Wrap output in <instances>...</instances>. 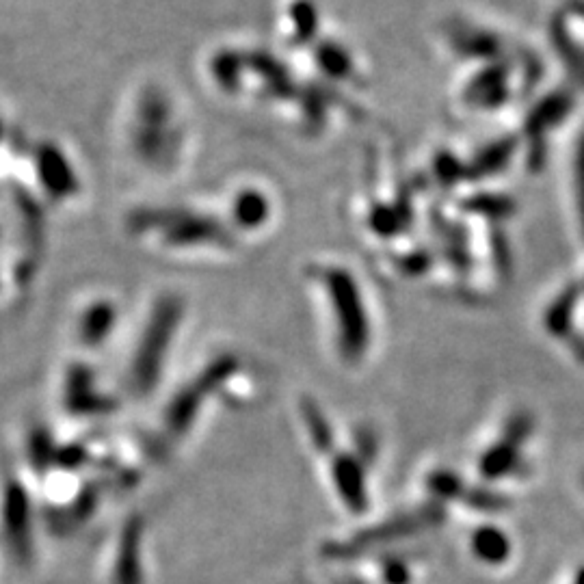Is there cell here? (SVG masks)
I'll list each match as a JSON object with an SVG mask.
<instances>
[{"label":"cell","mask_w":584,"mask_h":584,"mask_svg":"<svg viewBox=\"0 0 584 584\" xmlns=\"http://www.w3.org/2000/svg\"><path fill=\"white\" fill-rule=\"evenodd\" d=\"M141 219L143 228L158 230L171 245H202L225 241V232L215 219L191 215V212H148Z\"/></svg>","instance_id":"obj_4"},{"label":"cell","mask_w":584,"mask_h":584,"mask_svg":"<svg viewBox=\"0 0 584 584\" xmlns=\"http://www.w3.org/2000/svg\"><path fill=\"white\" fill-rule=\"evenodd\" d=\"M572 308H574L572 292H567V295H563L559 301L552 305L548 316H546V325L552 334H561V331H565L569 327V314H572Z\"/></svg>","instance_id":"obj_20"},{"label":"cell","mask_w":584,"mask_h":584,"mask_svg":"<svg viewBox=\"0 0 584 584\" xmlns=\"http://www.w3.org/2000/svg\"><path fill=\"white\" fill-rule=\"evenodd\" d=\"M269 215H271L269 199L254 189L238 193L232 204V217L236 219L238 225H243V228H260V225L269 219Z\"/></svg>","instance_id":"obj_10"},{"label":"cell","mask_w":584,"mask_h":584,"mask_svg":"<svg viewBox=\"0 0 584 584\" xmlns=\"http://www.w3.org/2000/svg\"><path fill=\"white\" fill-rule=\"evenodd\" d=\"M513 154V141H500L496 145H491V148L483 150L481 158L476 161V171L479 174H491V171H500L504 165H507L509 156Z\"/></svg>","instance_id":"obj_18"},{"label":"cell","mask_w":584,"mask_h":584,"mask_svg":"<svg viewBox=\"0 0 584 584\" xmlns=\"http://www.w3.org/2000/svg\"><path fill=\"white\" fill-rule=\"evenodd\" d=\"M468 100L479 106H494L507 96V76L500 68L483 72L468 85Z\"/></svg>","instance_id":"obj_13"},{"label":"cell","mask_w":584,"mask_h":584,"mask_svg":"<svg viewBox=\"0 0 584 584\" xmlns=\"http://www.w3.org/2000/svg\"><path fill=\"white\" fill-rule=\"evenodd\" d=\"M429 487L435 496L440 498H453L461 491V481L450 472H437L429 479Z\"/></svg>","instance_id":"obj_22"},{"label":"cell","mask_w":584,"mask_h":584,"mask_svg":"<svg viewBox=\"0 0 584 584\" xmlns=\"http://www.w3.org/2000/svg\"><path fill=\"white\" fill-rule=\"evenodd\" d=\"M572 111V98L567 94H554L543 100L537 109L526 119V130L530 137H541L543 132L554 128L556 122L565 119V115Z\"/></svg>","instance_id":"obj_9"},{"label":"cell","mask_w":584,"mask_h":584,"mask_svg":"<svg viewBox=\"0 0 584 584\" xmlns=\"http://www.w3.org/2000/svg\"><path fill=\"white\" fill-rule=\"evenodd\" d=\"M115 321V310L109 303H98L85 316V336L91 342H98Z\"/></svg>","instance_id":"obj_14"},{"label":"cell","mask_w":584,"mask_h":584,"mask_svg":"<svg viewBox=\"0 0 584 584\" xmlns=\"http://www.w3.org/2000/svg\"><path fill=\"white\" fill-rule=\"evenodd\" d=\"M576 191H578V208H580L582 230H584V137L578 141V154H576Z\"/></svg>","instance_id":"obj_23"},{"label":"cell","mask_w":584,"mask_h":584,"mask_svg":"<svg viewBox=\"0 0 584 584\" xmlns=\"http://www.w3.org/2000/svg\"><path fill=\"white\" fill-rule=\"evenodd\" d=\"M180 145L174 106L161 89H145L132 126V148L145 165L167 167L176 158Z\"/></svg>","instance_id":"obj_1"},{"label":"cell","mask_w":584,"mask_h":584,"mask_svg":"<svg viewBox=\"0 0 584 584\" xmlns=\"http://www.w3.org/2000/svg\"><path fill=\"white\" fill-rule=\"evenodd\" d=\"M323 282L329 295L331 310L336 314L340 349L349 362H357L368 347V318L366 308L353 275L344 269H327Z\"/></svg>","instance_id":"obj_2"},{"label":"cell","mask_w":584,"mask_h":584,"mask_svg":"<svg viewBox=\"0 0 584 584\" xmlns=\"http://www.w3.org/2000/svg\"><path fill=\"white\" fill-rule=\"evenodd\" d=\"M0 132H3V128H0Z\"/></svg>","instance_id":"obj_26"},{"label":"cell","mask_w":584,"mask_h":584,"mask_svg":"<svg viewBox=\"0 0 584 584\" xmlns=\"http://www.w3.org/2000/svg\"><path fill=\"white\" fill-rule=\"evenodd\" d=\"M180 321V301L176 297H163L154 308L150 323L145 327V336L139 344L135 360V383L139 390H150L161 370L163 355L174 336V329Z\"/></svg>","instance_id":"obj_3"},{"label":"cell","mask_w":584,"mask_h":584,"mask_svg":"<svg viewBox=\"0 0 584 584\" xmlns=\"http://www.w3.org/2000/svg\"><path fill=\"white\" fill-rule=\"evenodd\" d=\"M212 76L217 78V81L223 87H236L238 81H241V59L234 52H221V55L215 57L212 61Z\"/></svg>","instance_id":"obj_16"},{"label":"cell","mask_w":584,"mask_h":584,"mask_svg":"<svg viewBox=\"0 0 584 584\" xmlns=\"http://www.w3.org/2000/svg\"><path fill=\"white\" fill-rule=\"evenodd\" d=\"M334 479L340 489L344 502L355 513H362L366 509V491H364V476L360 463L351 457H338L334 463Z\"/></svg>","instance_id":"obj_8"},{"label":"cell","mask_w":584,"mask_h":584,"mask_svg":"<svg viewBox=\"0 0 584 584\" xmlns=\"http://www.w3.org/2000/svg\"><path fill=\"white\" fill-rule=\"evenodd\" d=\"M574 584H584V567H582V572H578V578Z\"/></svg>","instance_id":"obj_25"},{"label":"cell","mask_w":584,"mask_h":584,"mask_svg":"<svg viewBox=\"0 0 584 584\" xmlns=\"http://www.w3.org/2000/svg\"><path fill=\"white\" fill-rule=\"evenodd\" d=\"M386 580H388V584H405L409 580L407 567L401 563H390L386 567Z\"/></svg>","instance_id":"obj_24"},{"label":"cell","mask_w":584,"mask_h":584,"mask_svg":"<svg viewBox=\"0 0 584 584\" xmlns=\"http://www.w3.org/2000/svg\"><path fill=\"white\" fill-rule=\"evenodd\" d=\"M530 433V418L528 416H517L511 420L507 433L502 435V442L496 444L494 448H489L483 461H481V472L487 479H500L502 474H507L513 463L517 459V450L524 442V437Z\"/></svg>","instance_id":"obj_7"},{"label":"cell","mask_w":584,"mask_h":584,"mask_svg":"<svg viewBox=\"0 0 584 584\" xmlns=\"http://www.w3.org/2000/svg\"><path fill=\"white\" fill-rule=\"evenodd\" d=\"M472 550L483 563L500 565L511 554V543L502 530L485 526L472 535Z\"/></svg>","instance_id":"obj_12"},{"label":"cell","mask_w":584,"mask_h":584,"mask_svg":"<svg viewBox=\"0 0 584 584\" xmlns=\"http://www.w3.org/2000/svg\"><path fill=\"white\" fill-rule=\"evenodd\" d=\"M303 416L308 420V429L312 440L316 444V448L321 450H329L331 448V431H329V424L325 422L321 409H318L312 401H305L303 403Z\"/></svg>","instance_id":"obj_17"},{"label":"cell","mask_w":584,"mask_h":584,"mask_svg":"<svg viewBox=\"0 0 584 584\" xmlns=\"http://www.w3.org/2000/svg\"><path fill=\"white\" fill-rule=\"evenodd\" d=\"M37 176L46 193L55 199L74 197L78 182L68 158L55 145H44L37 154Z\"/></svg>","instance_id":"obj_6"},{"label":"cell","mask_w":584,"mask_h":584,"mask_svg":"<svg viewBox=\"0 0 584 584\" xmlns=\"http://www.w3.org/2000/svg\"><path fill=\"white\" fill-rule=\"evenodd\" d=\"M124 552H122V565H119V580H122L124 584H137V554H135V548H137V539L135 535H130L124 539Z\"/></svg>","instance_id":"obj_21"},{"label":"cell","mask_w":584,"mask_h":584,"mask_svg":"<svg viewBox=\"0 0 584 584\" xmlns=\"http://www.w3.org/2000/svg\"><path fill=\"white\" fill-rule=\"evenodd\" d=\"M457 48L466 50L468 55H496L498 42L491 35H485L481 31H463L455 33Z\"/></svg>","instance_id":"obj_15"},{"label":"cell","mask_w":584,"mask_h":584,"mask_svg":"<svg viewBox=\"0 0 584 584\" xmlns=\"http://www.w3.org/2000/svg\"><path fill=\"white\" fill-rule=\"evenodd\" d=\"M429 522L427 513L424 515H405V517H398L394 522H388L383 528L377 530H368V533H362L357 537V541L353 539L351 548L355 550H362V548H370V546H377V543L388 541L392 537H401V535H409V533H416L418 528H422L424 524Z\"/></svg>","instance_id":"obj_11"},{"label":"cell","mask_w":584,"mask_h":584,"mask_svg":"<svg viewBox=\"0 0 584 584\" xmlns=\"http://www.w3.org/2000/svg\"><path fill=\"white\" fill-rule=\"evenodd\" d=\"M234 366H236V362L232 360V357H221L219 362L208 366V370L202 375V379H197L195 383H191V388L184 390L176 398L174 405H171V411H169V424H171V427H174L176 431L187 429L191 424V418L195 414L197 405L202 403V398L212 388H215L219 381H223L225 377H228L234 370Z\"/></svg>","instance_id":"obj_5"},{"label":"cell","mask_w":584,"mask_h":584,"mask_svg":"<svg viewBox=\"0 0 584 584\" xmlns=\"http://www.w3.org/2000/svg\"><path fill=\"white\" fill-rule=\"evenodd\" d=\"M318 63L323 65L325 72H329L331 76H338V78H344L351 72L349 55L340 46H334V44H327L318 50Z\"/></svg>","instance_id":"obj_19"}]
</instances>
